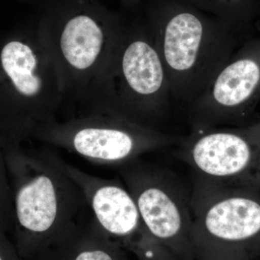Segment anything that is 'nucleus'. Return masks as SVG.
Masks as SVG:
<instances>
[{"label": "nucleus", "mask_w": 260, "mask_h": 260, "mask_svg": "<svg viewBox=\"0 0 260 260\" xmlns=\"http://www.w3.org/2000/svg\"><path fill=\"white\" fill-rule=\"evenodd\" d=\"M139 9L161 58L173 102L186 109L232 56L235 29L185 0H143Z\"/></svg>", "instance_id": "nucleus-1"}, {"label": "nucleus", "mask_w": 260, "mask_h": 260, "mask_svg": "<svg viewBox=\"0 0 260 260\" xmlns=\"http://www.w3.org/2000/svg\"><path fill=\"white\" fill-rule=\"evenodd\" d=\"M173 102L153 38L139 15L125 18L109 59L79 107L83 115H112L162 131Z\"/></svg>", "instance_id": "nucleus-2"}, {"label": "nucleus", "mask_w": 260, "mask_h": 260, "mask_svg": "<svg viewBox=\"0 0 260 260\" xmlns=\"http://www.w3.org/2000/svg\"><path fill=\"white\" fill-rule=\"evenodd\" d=\"M125 17L98 2L49 0L37 31L59 73L63 104L79 107L114 49Z\"/></svg>", "instance_id": "nucleus-3"}, {"label": "nucleus", "mask_w": 260, "mask_h": 260, "mask_svg": "<svg viewBox=\"0 0 260 260\" xmlns=\"http://www.w3.org/2000/svg\"><path fill=\"white\" fill-rule=\"evenodd\" d=\"M191 193L195 260L260 257V189L201 179Z\"/></svg>", "instance_id": "nucleus-4"}, {"label": "nucleus", "mask_w": 260, "mask_h": 260, "mask_svg": "<svg viewBox=\"0 0 260 260\" xmlns=\"http://www.w3.org/2000/svg\"><path fill=\"white\" fill-rule=\"evenodd\" d=\"M40 139L73 149L99 161L127 162L142 154L177 145L180 136L112 115L80 116L38 126Z\"/></svg>", "instance_id": "nucleus-5"}, {"label": "nucleus", "mask_w": 260, "mask_h": 260, "mask_svg": "<svg viewBox=\"0 0 260 260\" xmlns=\"http://www.w3.org/2000/svg\"><path fill=\"white\" fill-rule=\"evenodd\" d=\"M130 168L124 177L149 234L176 259L195 260L190 193L167 170Z\"/></svg>", "instance_id": "nucleus-6"}, {"label": "nucleus", "mask_w": 260, "mask_h": 260, "mask_svg": "<svg viewBox=\"0 0 260 260\" xmlns=\"http://www.w3.org/2000/svg\"><path fill=\"white\" fill-rule=\"evenodd\" d=\"M177 145L198 179L260 189V145L246 130L195 128Z\"/></svg>", "instance_id": "nucleus-7"}, {"label": "nucleus", "mask_w": 260, "mask_h": 260, "mask_svg": "<svg viewBox=\"0 0 260 260\" xmlns=\"http://www.w3.org/2000/svg\"><path fill=\"white\" fill-rule=\"evenodd\" d=\"M0 68L37 126L55 121L63 105L60 78L37 29L25 39L7 42L0 51Z\"/></svg>", "instance_id": "nucleus-8"}, {"label": "nucleus", "mask_w": 260, "mask_h": 260, "mask_svg": "<svg viewBox=\"0 0 260 260\" xmlns=\"http://www.w3.org/2000/svg\"><path fill=\"white\" fill-rule=\"evenodd\" d=\"M92 208L99 224L111 235L143 241L155 257H165L169 252L151 237L129 191L113 182L99 186L93 192Z\"/></svg>", "instance_id": "nucleus-9"}, {"label": "nucleus", "mask_w": 260, "mask_h": 260, "mask_svg": "<svg viewBox=\"0 0 260 260\" xmlns=\"http://www.w3.org/2000/svg\"><path fill=\"white\" fill-rule=\"evenodd\" d=\"M16 208L20 225L31 232H47L63 221V188L56 174L40 169L18 191Z\"/></svg>", "instance_id": "nucleus-10"}, {"label": "nucleus", "mask_w": 260, "mask_h": 260, "mask_svg": "<svg viewBox=\"0 0 260 260\" xmlns=\"http://www.w3.org/2000/svg\"><path fill=\"white\" fill-rule=\"evenodd\" d=\"M234 29L260 13V0H185Z\"/></svg>", "instance_id": "nucleus-11"}, {"label": "nucleus", "mask_w": 260, "mask_h": 260, "mask_svg": "<svg viewBox=\"0 0 260 260\" xmlns=\"http://www.w3.org/2000/svg\"><path fill=\"white\" fill-rule=\"evenodd\" d=\"M75 260H118L115 255L105 250L85 251L80 253Z\"/></svg>", "instance_id": "nucleus-12"}, {"label": "nucleus", "mask_w": 260, "mask_h": 260, "mask_svg": "<svg viewBox=\"0 0 260 260\" xmlns=\"http://www.w3.org/2000/svg\"><path fill=\"white\" fill-rule=\"evenodd\" d=\"M143 0H121V5L126 10L136 11L140 8Z\"/></svg>", "instance_id": "nucleus-13"}, {"label": "nucleus", "mask_w": 260, "mask_h": 260, "mask_svg": "<svg viewBox=\"0 0 260 260\" xmlns=\"http://www.w3.org/2000/svg\"><path fill=\"white\" fill-rule=\"evenodd\" d=\"M246 131L249 133V135H250L257 142L258 144L260 145V124L246 129Z\"/></svg>", "instance_id": "nucleus-14"}, {"label": "nucleus", "mask_w": 260, "mask_h": 260, "mask_svg": "<svg viewBox=\"0 0 260 260\" xmlns=\"http://www.w3.org/2000/svg\"><path fill=\"white\" fill-rule=\"evenodd\" d=\"M77 1H79V2H93V1H95V0H77Z\"/></svg>", "instance_id": "nucleus-15"}, {"label": "nucleus", "mask_w": 260, "mask_h": 260, "mask_svg": "<svg viewBox=\"0 0 260 260\" xmlns=\"http://www.w3.org/2000/svg\"><path fill=\"white\" fill-rule=\"evenodd\" d=\"M256 260H260V257L259 258H258L257 259H256Z\"/></svg>", "instance_id": "nucleus-16"}, {"label": "nucleus", "mask_w": 260, "mask_h": 260, "mask_svg": "<svg viewBox=\"0 0 260 260\" xmlns=\"http://www.w3.org/2000/svg\"><path fill=\"white\" fill-rule=\"evenodd\" d=\"M0 260H3V259H2V258H1V257H0Z\"/></svg>", "instance_id": "nucleus-17"}]
</instances>
